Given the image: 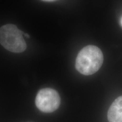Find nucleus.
Masks as SVG:
<instances>
[{"mask_svg": "<svg viewBox=\"0 0 122 122\" xmlns=\"http://www.w3.org/2000/svg\"><path fill=\"white\" fill-rule=\"evenodd\" d=\"M103 62V55L100 49L94 45H88L79 51L75 67L80 74L91 75L100 70Z\"/></svg>", "mask_w": 122, "mask_h": 122, "instance_id": "f257e3e1", "label": "nucleus"}, {"mask_svg": "<svg viewBox=\"0 0 122 122\" xmlns=\"http://www.w3.org/2000/svg\"><path fill=\"white\" fill-rule=\"evenodd\" d=\"M23 35V32L14 24H6L0 28V44L11 52H23L27 48Z\"/></svg>", "mask_w": 122, "mask_h": 122, "instance_id": "f03ea898", "label": "nucleus"}, {"mask_svg": "<svg viewBox=\"0 0 122 122\" xmlns=\"http://www.w3.org/2000/svg\"><path fill=\"white\" fill-rule=\"evenodd\" d=\"M35 103L37 107L42 112H53L57 110L60 106V96L56 90L44 88L37 93Z\"/></svg>", "mask_w": 122, "mask_h": 122, "instance_id": "7ed1b4c3", "label": "nucleus"}, {"mask_svg": "<svg viewBox=\"0 0 122 122\" xmlns=\"http://www.w3.org/2000/svg\"><path fill=\"white\" fill-rule=\"evenodd\" d=\"M107 118L109 122H122V96L111 104L108 111Z\"/></svg>", "mask_w": 122, "mask_h": 122, "instance_id": "20e7f679", "label": "nucleus"}, {"mask_svg": "<svg viewBox=\"0 0 122 122\" xmlns=\"http://www.w3.org/2000/svg\"><path fill=\"white\" fill-rule=\"evenodd\" d=\"M43 1H45V2H53V1H57V0H42Z\"/></svg>", "mask_w": 122, "mask_h": 122, "instance_id": "39448f33", "label": "nucleus"}, {"mask_svg": "<svg viewBox=\"0 0 122 122\" xmlns=\"http://www.w3.org/2000/svg\"><path fill=\"white\" fill-rule=\"evenodd\" d=\"M24 36H25V37H27V38H30V35H29L28 34H27V33H24Z\"/></svg>", "mask_w": 122, "mask_h": 122, "instance_id": "423d86ee", "label": "nucleus"}, {"mask_svg": "<svg viewBox=\"0 0 122 122\" xmlns=\"http://www.w3.org/2000/svg\"></svg>", "mask_w": 122, "mask_h": 122, "instance_id": "0eeeda50", "label": "nucleus"}]
</instances>
